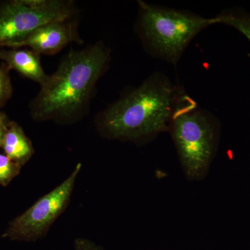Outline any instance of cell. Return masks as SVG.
Segmentation results:
<instances>
[{"label":"cell","mask_w":250,"mask_h":250,"mask_svg":"<svg viewBox=\"0 0 250 250\" xmlns=\"http://www.w3.org/2000/svg\"><path fill=\"white\" fill-rule=\"evenodd\" d=\"M75 250H103L93 242L85 238H77L75 243Z\"/></svg>","instance_id":"4fadbf2b"},{"label":"cell","mask_w":250,"mask_h":250,"mask_svg":"<svg viewBox=\"0 0 250 250\" xmlns=\"http://www.w3.org/2000/svg\"><path fill=\"white\" fill-rule=\"evenodd\" d=\"M12 93L11 80L6 67H0V107L9 100Z\"/></svg>","instance_id":"7c38bea8"},{"label":"cell","mask_w":250,"mask_h":250,"mask_svg":"<svg viewBox=\"0 0 250 250\" xmlns=\"http://www.w3.org/2000/svg\"><path fill=\"white\" fill-rule=\"evenodd\" d=\"M10 121L2 112L0 111V147L2 144L5 133L9 126Z\"/></svg>","instance_id":"5bb4252c"},{"label":"cell","mask_w":250,"mask_h":250,"mask_svg":"<svg viewBox=\"0 0 250 250\" xmlns=\"http://www.w3.org/2000/svg\"><path fill=\"white\" fill-rule=\"evenodd\" d=\"M0 59L8 70H14L29 80L43 84L48 75L41 65L40 55L31 49H1Z\"/></svg>","instance_id":"ba28073f"},{"label":"cell","mask_w":250,"mask_h":250,"mask_svg":"<svg viewBox=\"0 0 250 250\" xmlns=\"http://www.w3.org/2000/svg\"><path fill=\"white\" fill-rule=\"evenodd\" d=\"M183 88L154 72L97 116L98 131L110 139L139 141L169 131Z\"/></svg>","instance_id":"7a4b0ae2"},{"label":"cell","mask_w":250,"mask_h":250,"mask_svg":"<svg viewBox=\"0 0 250 250\" xmlns=\"http://www.w3.org/2000/svg\"><path fill=\"white\" fill-rule=\"evenodd\" d=\"M77 7L70 0H14L0 4V47L18 42L38 28L72 19Z\"/></svg>","instance_id":"5b68a950"},{"label":"cell","mask_w":250,"mask_h":250,"mask_svg":"<svg viewBox=\"0 0 250 250\" xmlns=\"http://www.w3.org/2000/svg\"><path fill=\"white\" fill-rule=\"evenodd\" d=\"M110 60L111 50L102 41L70 50L31 102L33 119L65 124L80 120L89 107L97 83Z\"/></svg>","instance_id":"6da1fadb"},{"label":"cell","mask_w":250,"mask_h":250,"mask_svg":"<svg viewBox=\"0 0 250 250\" xmlns=\"http://www.w3.org/2000/svg\"><path fill=\"white\" fill-rule=\"evenodd\" d=\"M1 147L8 157L21 166L26 164L34 154L30 140L15 122L10 121Z\"/></svg>","instance_id":"9c48e42d"},{"label":"cell","mask_w":250,"mask_h":250,"mask_svg":"<svg viewBox=\"0 0 250 250\" xmlns=\"http://www.w3.org/2000/svg\"><path fill=\"white\" fill-rule=\"evenodd\" d=\"M214 24H223L237 29L250 42V14L239 9L224 10L213 17Z\"/></svg>","instance_id":"30bf717a"},{"label":"cell","mask_w":250,"mask_h":250,"mask_svg":"<svg viewBox=\"0 0 250 250\" xmlns=\"http://www.w3.org/2000/svg\"><path fill=\"white\" fill-rule=\"evenodd\" d=\"M22 166L11 160L6 154H0V185H8L19 174Z\"/></svg>","instance_id":"8fae6325"},{"label":"cell","mask_w":250,"mask_h":250,"mask_svg":"<svg viewBox=\"0 0 250 250\" xmlns=\"http://www.w3.org/2000/svg\"><path fill=\"white\" fill-rule=\"evenodd\" d=\"M81 167L82 165L77 164L68 178L14 219L3 238L12 241H34L43 236L68 205Z\"/></svg>","instance_id":"8992f818"},{"label":"cell","mask_w":250,"mask_h":250,"mask_svg":"<svg viewBox=\"0 0 250 250\" xmlns=\"http://www.w3.org/2000/svg\"><path fill=\"white\" fill-rule=\"evenodd\" d=\"M72 20L73 19L47 23L38 28L22 40L9 44L4 47H29V49L39 55L58 53L72 42H80L77 24Z\"/></svg>","instance_id":"52a82bcc"},{"label":"cell","mask_w":250,"mask_h":250,"mask_svg":"<svg viewBox=\"0 0 250 250\" xmlns=\"http://www.w3.org/2000/svg\"><path fill=\"white\" fill-rule=\"evenodd\" d=\"M136 30L143 47L154 58L176 65L199 33L214 24L187 10L175 9L138 1Z\"/></svg>","instance_id":"3957f363"},{"label":"cell","mask_w":250,"mask_h":250,"mask_svg":"<svg viewBox=\"0 0 250 250\" xmlns=\"http://www.w3.org/2000/svg\"><path fill=\"white\" fill-rule=\"evenodd\" d=\"M184 172L200 178L208 170L219 137L218 120L185 91L179 97L170 129Z\"/></svg>","instance_id":"277c9868"}]
</instances>
